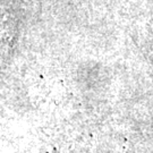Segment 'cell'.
I'll return each mask as SVG.
<instances>
[{"label": "cell", "instance_id": "obj_1", "mask_svg": "<svg viewBox=\"0 0 153 153\" xmlns=\"http://www.w3.org/2000/svg\"><path fill=\"white\" fill-rule=\"evenodd\" d=\"M14 40V27L10 19L5 17L0 22V52L8 53L10 51Z\"/></svg>", "mask_w": 153, "mask_h": 153}]
</instances>
